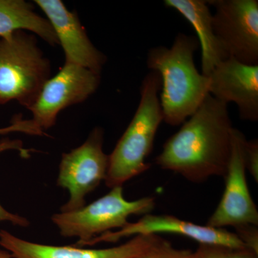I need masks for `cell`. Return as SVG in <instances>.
Segmentation results:
<instances>
[{"label": "cell", "mask_w": 258, "mask_h": 258, "mask_svg": "<svg viewBox=\"0 0 258 258\" xmlns=\"http://www.w3.org/2000/svg\"><path fill=\"white\" fill-rule=\"evenodd\" d=\"M159 233L184 236L196 241L199 244H214L232 248L247 249L235 233L225 229L197 225L171 215L151 214H147L137 222H128L120 230L102 234L88 242L86 246H92L101 242L114 243L124 237Z\"/></svg>", "instance_id": "30bf717a"}, {"label": "cell", "mask_w": 258, "mask_h": 258, "mask_svg": "<svg viewBox=\"0 0 258 258\" xmlns=\"http://www.w3.org/2000/svg\"><path fill=\"white\" fill-rule=\"evenodd\" d=\"M164 241L158 235L134 236L125 243L103 249H85L76 245H50L23 240L0 230V245L14 258H135Z\"/></svg>", "instance_id": "8fae6325"}, {"label": "cell", "mask_w": 258, "mask_h": 258, "mask_svg": "<svg viewBox=\"0 0 258 258\" xmlns=\"http://www.w3.org/2000/svg\"><path fill=\"white\" fill-rule=\"evenodd\" d=\"M199 46L196 37L179 32L171 47L157 46L148 52L147 67L161 79L163 121L173 126L186 121L210 94L208 77L195 62Z\"/></svg>", "instance_id": "7a4b0ae2"}, {"label": "cell", "mask_w": 258, "mask_h": 258, "mask_svg": "<svg viewBox=\"0 0 258 258\" xmlns=\"http://www.w3.org/2000/svg\"><path fill=\"white\" fill-rule=\"evenodd\" d=\"M45 13L62 47L64 62L78 64L101 75L106 57L90 40L76 13L60 0H35Z\"/></svg>", "instance_id": "7c38bea8"}, {"label": "cell", "mask_w": 258, "mask_h": 258, "mask_svg": "<svg viewBox=\"0 0 258 258\" xmlns=\"http://www.w3.org/2000/svg\"><path fill=\"white\" fill-rule=\"evenodd\" d=\"M16 150L20 154L26 157L29 156V150L23 147V142L19 139H13L5 137L0 139V154L7 151ZM8 222L13 225L21 227H27L30 225V221L21 215L12 213L3 208L0 204V222Z\"/></svg>", "instance_id": "2e32d148"}, {"label": "cell", "mask_w": 258, "mask_h": 258, "mask_svg": "<svg viewBox=\"0 0 258 258\" xmlns=\"http://www.w3.org/2000/svg\"><path fill=\"white\" fill-rule=\"evenodd\" d=\"M13 133H23L30 136L42 137L45 132L32 119H23L22 117L15 118L9 125L0 128V136Z\"/></svg>", "instance_id": "d6986e66"}, {"label": "cell", "mask_w": 258, "mask_h": 258, "mask_svg": "<svg viewBox=\"0 0 258 258\" xmlns=\"http://www.w3.org/2000/svg\"><path fill=\"white\" fill-rule=\"evenodd\" d=\"M209 93L226 104L234 103L242 120H258V66L232 57L222 61L208 76Z\"/></svg>", "instance_id": "4fadbf2b"}, {"label": "cell", "mask_w": 258, "mask_h": 258, "mask_svg": "<svg viewBox=\"0 0 258 258\" xmlns=\"http://www.w3.org/2000/svg\"><path fill=\"white\" fill-rule=\"evenodd\" d=\"M236 235L249 250L258 254L257 226L245 225L235 227Z\"/></svg>", "instance_id": "44dd1931"}, {"label": "cell", "mask_w": 258, "mask_h": 258, "mask_svg": "<svg viewBox=\"0 0 258 258\" xmlns=\"http://www.w3.org/2000/svg\"><path fill=\"white\" fill-rule=\"evenodd\" d=\"M18 31L33 32L53 46L58 44L48 20L37 14L32 4L24 0H0V38Z\"/></svg>", "instance_id": "9a60e30c"}, {"label": "cell", "mask_w": 258, "mask_h": 258, "mask_svg": "<svg viewBox=\"0 0 258 258\" xmlns=\"http://www.w3.org/2000/svg\"><path fill=\"white\" fill-rule=\"evenodd\" d=\"M181 125L163 146L156 164L191 182L224 177L230 162L233 128L227 104L208 94Z\"/></svg>", "instance_id": "6da1fadb"}, {"label": "cell", "mask_w": 258, "mask_h": 258, "mask_svg": "<svg viewBox=\"0 0 258 258\" xmlns=\"http://www.w3.org/2000/svg\"><path fill=\"white\" fill-rule=\"evenodd\" d=\"M164 4L179 12L195 28L201 47V73L208 77L217 64L229 57L215 35L208 1L164 0Z\"/></svg>", "instance_id": "5bb4252c"}, {"label": "cell", "mask_w": 258, "mask_h": 258, "mask_svg": "<svg viewBox=\"0 0 258 258\" xmlns=\"http://www.w3.org/2000/svg\"><path fill=\"white\" fill-rule=\"evenodd\" d=\"M155 207V199L147 197L128 201L123 186H115L104 196L71 212H60L51 217L52 223L64 237H77L74 245L83 247L90 241L112 230H120L132 215H147Z\"/></svg>", "instance_id": "5b68a950"}, {"label": "cell", "mask_w": 258, "mask_h": 258, "mask_svg": "<svg viewBox=\"0 0 258 258\" xmlns=\"http://www.w3.org/2000/svg\"><path fill=\"white\" fill-rule=\"evenodd\" d=\"M0 258H14L8 251L5 249H0Z\"/></svg>", "instance_id": "7402d4cb"}, {"label": "cell", "mask_w": 258, "mask_h": 258, "mask_svg": "<svg viewBox=\"0 0 258 258\" xmlns=\"http://www.w3.org/2000/svg\"><path fill=\"white\" fill-rule=\"evenodd\" d=\"M50 78V62L33 35L18 31L0 38V104L16 101L28 109Z\"/></svg>", "instance_id": "277c9868"}, {"label": "cell", "mask_w": 258, "mask_h": 258, "mask_svg": "<svg viewBox=\"0 0 258 258\" xmlns=\"http://www.w3.org/2000/svg\"><path fill=\"white\" fill-rule=\"evenodd\" d=\"M195 251L173 247L170 242L164 240L157 247L145 254L135 258H195Z\"/></svg>", "instance_id": "ac0fdd59"}, {"label": "cell", "mask_w": 258, "mask_h": 258, "mask_svg": "<svg viewBox=\"0 0 258 258\" xmlns=\"http://www.w3.org/2000/svg\"><path fill=\"white\" fill-rule=\"evenodd\" d=\"M100 81L101 75L82 66L64 62L58 73L47 80L36 101L28 108L32 119L43 131L51 128L62 110L92 96Z\"/></svg>", "instance_id": "ba28073f"}, {"label": "cell", "mask_w": 258, "mask_h": 258, "mask_svg": "<svg viewBox=\"0 0 258 258\" xmlns=\"http://www.w3.org/2000/svg\"><path fill=\"white\" fill-rule=\"evenodd\" d=\"M244 164L256 182L258 181V141L245 139L243 145Z\"/></svg>", "instance_id": "ffe728a7"}, {"label": "cell", "mask_w": 258, "mask_h": 258, "mask_svg": "<svg viewBox=\"0 0 258 258\" xmlns=\"http://www.w3.org/2000/svg\"><path fill=\"white\" fill-rule=\"evenodd\" d=\"M103 130L93 129L86 142L64 153L59 165L57 186L67 190L69 198L60 212H71L86 205V197L105 181L109 156L103 152Z\"/></svg>", "instance_id": "8992f818"}, {"label": "cell", "mask_w": 258, "mask_h": 258, "mask_svg": "<svg viewBox=\"0 0 258 258\" xmlns=\"http://www.w3.org/2000/svg\"><path fill=\"white\" fill-rule=\"evenodd\" d=\"M215 35L229 57L258 66L257 0H211Z\"/></svg>", "instance_id": "52a82bcc"}, {"label": "cell", "mask_w": 258, "mask_h": 258, "mask_svg": "<svg viewBox=\"0 0 258 258\" xmlns=\"http://www.w3.org/2000/svg\"><path fill=\"white\" fill-rule=\"evenodd\" d=\"M195 258H258L249 249H237L214 244H199Z\"/></svg>", "instance_id": "e0dca14e"}, {"label": "cell", "mask_w": 258, "mask_h": 258, "mask_svg": "<svg viewBox=\"0 0 258 258\" xmlns=\"http://www.w3.org/2000/svg\"><path fill=\"white\" fill-rule=\"evenodd\" d=\"M245 137L232 128L230 162L225 176V188L221 200L207 226L225 229L245 225H258V211L246 179L243 145Z\"/></svg>", "instance_id": "9c48e42d"}, {"label": "cell", "mask_w": 258, "mask_h": 258, "mask_svg": "<svg viewBox=\"0 0 258 258\" xmlns=\"http://www.w3.org/2000/svg\"><path fill=\"white\" fill-rule=\"evenodd\" d=\"M161 79L155 71L145 76L140 88V101L132 121L109 156L105 183L108 187L123 186L128 180L150 168L147 159L163 121L159 93Z\"/></svg>", "instance_id": "3957f363"}]
</instances>
